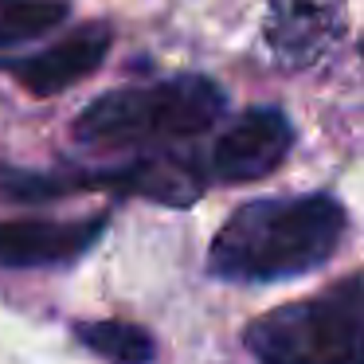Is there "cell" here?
Returning a JSON list of instances; mask_svg holds the SVG:
<instances>
[{
    "instance_id": "obj_2",
    "label": "cell",
    "mask_w": 364,
    "mask_h": 364,
    "mask_svg": "<svg viewBox=\"0 0 364 364\" xmlns=\"http://www.w3.org/2000/svg\"><path fill=\"white\" fill-rule=\"evenodd\" d=\"M223 114V90L204 75H176L149 87H122L98 95L75 118V137L98 149L145 141H184L212 129Z\"/></svg>"
},
{
    "instance_id": "obj_10",
    "label": "cell",
    "mask_w": 364,
    "mask_h": 364,
    "mask_svg": "<svg viewBox=\"0 0 364 364\" xmlns=\"http://www.w3.org/2000/svg\"><path fill=\"white\" fill-rule=\"evenodd\" d=\"M67 20L63 0H0V48L40 40Z\"/></svg>"
},
{
    "instance_id": "obj_8",
    "label": "cell",
    "mask_w": 364,
    "mask_h": 364,
    "mask_svg": "<svg viewBox=\"0 0 364 364\" xmlns=\"http://www.w3.org/2000/svg\"><path fill=\"white\" fill-rule=\"evenodd\" d=\"M82 184H106V188L134 192V196L157 200V204H168V208H192L204 192V176L188 161H176V157H141L122 168H110V173L87 176Z\"/></svg>"
},
{
    "instance_id": "obj_5",
    "label": "cell",
    "mask_w": 364,
    "mask_h": 364,
    "mask_svg": "<svg viewBox=\"0 0 364 364\" xmlns=\"http://www.w3.org/2000/svg\"><path fill=\"white\" fill-rule=\"evenodd\" d=\"M106 215L95 220H16L0 223V267L4 270H36V267H63L98 243Z\"/></svg>"
},
{
    "instance_id": "obj_1",
    "label": "cell",
    "mask_w": 364,
    "mask_h": 364,
    "mask_svg": "<svg viewBox=\"0 0 364 364\" xmlns=\"http://www.w3.org/2000/svg\"><path fill=\"white\" fill-rule=\"evenodd\" d=\"M345 235L337 196H262L235 208L215 231L208 270L223 282H282L325 267Z\"/></svg>"
},
{
    "instance_id": "obj_11",
    "label": "cell",
    "mask_w": 364,
    "mask_h": 364,
    "mask_svg": "<svg viewBox=\"0 0 364 364\" xmlns=\"http://www.w3.org/2000/svg\"><path fill=\"white\" fill-rule=\"evenodd\" d=\"M360 55H364V40H360Z\"/></svg>"
},
{
    "instance_id": "obj_4",
    "label": "cell",
    "mask_w": 364,
    "mask_h": 364,
    "mask_svg": "<svg viewBox=\"0 0 364 364\" xmlns=\"http://www.w3.org/2000/svg\"><path fill=\"white\" fill-rule=\"evenodd\" d=\"M294 149V126L274 106H251L208 153V168L215 181L243 184L262 181Z\"/></svg>"
},
{
    "instance_id": "obj_6",
    "label": "cell",
    "mask_w": 364,
    "mask_h": 364,
    "mask_svg": "<svg viewBox=\"0 0 364 364\" xmlns=\"http://www.w3.org/2000/svg\"><path fill=\"white\" fill-rule=\"evenodd\" d=\"M110 43H114V36L106 24H87L75 36H67L63 43H55V48H43L40 55L9 63V71L16 75V82L24 90H32L40 98H51V95H63L75 82H82L90 71H98L106 51H110Z\"/></svg>"
},
{
    "instance_id": "obj_9",
    "label": "cell",
    "mask_w": 364,
    "mask_h": 364,
    "mask_svg": "<svg viewBox=\"0 0 364 364\" xmlns=\"http://www.w3.org/2000/svg\"><path fill=\"white\" fill-rule=\"evenodd\" d=\"M75 337L110 364H153V337L134 321H79Z\"/></svg>"
},
{
    "instance_id": "obj_3",
    "label": "cell",
    "mask_w": 364,
    "mask_h": 364,
    "mask_svg": "<svg viewBox=\"0 0 364 364\" xmlns=\"http://www.w3.org/2000/svg\"><path fill=\"white\" fill-rule=\"evenodd\" d=\"M247 348L259 364H364V278L255 317Z\"/></svg>"
},
{
    "instance_id": "obj_7",
    "label": "cell",
    "mask_w": 364,
    "mask_h": 364,
    "mask_svg": "<svg viewBox=\"0 0 364 364\" xmlns=\"http://www.w3.org/2000/svg\"><path fill=\"white\" fill-rule=\"evenodd\" d=\"M341 12L325 0H274L267 16V48L282 67H309L337 43Z\"/></svg>"
}]
</instances>
